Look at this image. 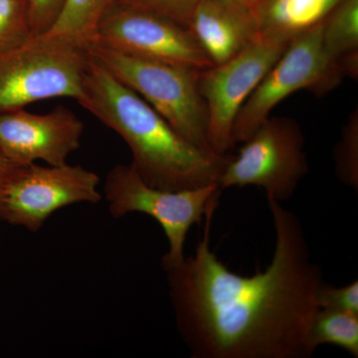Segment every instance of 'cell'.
<instances>
[{"label":"cell","mask_w":358,"mask_h":358,"mask_svg":"<svg viewBox=\"0 0 358 358\" xmlns=\"http://www.w3.org/2000/svg\"><path fill=\"white\" fill-rule=\"evenodd\" d=\"M86 48L92 57L143 98L185 140L212 150L207 141V108L200 92L202 70L131 55L96 43Z\"/></svg>","instance_id":"3"},{"label":"cell","mask_w":358,"mask_h":358,"mask_svg":"<svg viewBox=\"0 0 358 358\" xmlns=\"http://www.w3.org/2000/svg\"><path fill=\"white\" fill-rule=\"evenodd\" d=\"M187 28L212 65L229 60L261 32L252 9L221 0H197Z\"/></svg>","instance_id":"12"},{"label":"cell","mask_w":358,"mask_h":358,"mask_svg":"<svg viewBox=\"0 0 358 358\" xmlns=\"http://www.w3.org/2000/svg\"><path fill=\"white\" fill-rule=\"evenodd\" d=\"M114 0H65L57 20L44 36L86 47Z\"/></svg>","instance_id":"14"},{"label":"cell","mask_w":358,"mask_h":358,"mask_svg":"<svg viewBox=\"0 0 358 358\" xmlns=\"http://www.w3.org/2000/svg\"><path fill=\"white\" fill-rule=\"evenodd\" d=\"M221 1L235 4V6L246 7V8L252 9L254 11L257 7L262 3L263 0H221Z\"/></svg>","instance_id":"22"},{"label":"cell","mask_w":358,"mask_h":358,"mask_svg":"<svg viewBox=\"0 0 358 358\" xmlns=\"http://www.w3.org/2000/svg\"><path fill=\"white\" fill-rule=\"evenodd\" d=\"M78 103L121 136L133 155L131 169L152 187L178 192L218 185L232 159L185 140L90 54Z\"/></svg>","instance_id":"2"},{"label":"cell","mask_w":358,"mask_h":358,"mask_svg":"<svg viewBox=\"0 0 358 358\" xmlns=\"http://www.w3.org/2000/svg\"><path fill=\"white\" fill-rule=\"evenodd\" d=\"M14 166H15L9 164L6 157H3V155L0 152V186H1L4 179L6 178V176H8V173H10L11 169Z\"/></svg>","instance_id":"23"},{"label":"cell","mask_w":358,"mask_h":358,"mask_svg":"<svg viewBox=\"0 0 358 358\" xmlns=\"http://www.w3.org/2000/svg\"><path fill=\"white\" fill-rule=\"evenodd\" d=\"M32 37L28 0H0V55Z\"/></svg>","instance_id":"17"},{"label":"cell","mask_w":358,"mask_h":358,"mask_svg":"<svg viewBox=\"0 0 358 358\" xmlns=\"http://www.w3.org/2000/svg\"><path fill=\"white\" fill-rule=\"evenodd\" d=\"M322 45L327 58L341 67L343 58L358 53V0H343L327 14L322 22Z\"/></svg>","instance_id":"15"},{"label":"cell","mask_w":358,"mask_h":358,"mask_svg":"<svg viewBox=\"0 0 358 358\" xmlns=\"http://www.w3.org/2000/svg\"><path fill=\"white\" fill-rule=\"evenodd\" d=\"M308 343L313 352L322 345L343 348L358 357V315L317 308L310 322Z\"/></svg>","instance_id":"16"},{"label":"cell","mask_w":358,"mask_h":358,"mask_svg":"<svg viewBox=\"0 0 358 358\" xmlns=\"http://www.w3.org/2000/svg\"><path fill=\"white\" fill-rule=\"evenodd\" d=\"M83 134V122L62 106L42 115L24 108L0 112V152L13 166L67 164Z\"/></svg>","instance_id":"11"},{"label":"cell","mask_w":358,"mask_h":358,"mask_svg":"<svg viewBox=\"0 0 358 358\" xmlns=\"http://www.w3.org/2000/svg\"><path fill=\"white\" fill-rule=\"evenodd\" d=\"M341 66L322 51V23L298 33L238 113L233 143H244L282 101L301 90L324 96L345 79Z\"/></svg>","instance_id":"6"},{"label":"cell","mask_w":358,"mask_h":358,"mask_svg":"<svg viewBox=\"0 0 358 358\" xmlns=\"http://www.w3.org/2000/svg\"><path fill=\"white\" fill-rule=\"evenodd\" d=\"M114 2L162 14L187 27L197 0H114Z\"/></svg>","instance_id":"20"},{"label":"cell","mask_w":358,"mask_h":358,"mask_svg":"<svg viewBox=\"0 0 358 358\" xmlns=\"http://www.w3.org/2000/svg\"><path fill=\"white\" fill-rule=\"evenodd\" d=\"M90 43L205 70L212 63L187 27L162 14L113 2Z\"/></svg>","instance_id":"10"},{"label":"cell","mask_w":358,"mask_h":358,"mask_svg":"<svg viewBox=\"0 0 358 358\" xmlns=\"http://www.w3.org/2000/svg\"><path fill=\"white\" fill-rule=\"evenodd\" d=\"M317 305L319 308L358 315L357 280L339 288L322 282L317 291Z\"/></svg>","instance_id":"19"},{"label":"cell","mask_w":358,"mask_h":358,"mask_svg":"<svg viewBox=\"0 0 358 358\" xmlns=\"http://www.w3.org/2000/svg\"><path fill=\"white\" fill-rule=\"evenodd\" d=\"M65 0H28L33 36H39L50 29L57 20Z\"/></svg>","instance_id":"21"},{"label":"cell","mask_w":358,"mask_h":358,"mask_svg":"<svg viewBox=\"0 0 358 358\" xmlns=\"http://www.w3.org/2000/svg\"><path fill=\"white\" fill-rule=\"evenodd\" d=\"M221 192L218 185L178 192L159 189L148 185L131 166L124 164L108 173L103 185L113 217L138 212L159 224L169 241V251L162 259L164 270L182 262L188 232L194 224L202 223L212 205L218 203Z\"/></svg>","instance_id":"5"},{"label":"cell","mask_w":358,"mask_h":358,"mask_svg":"<svg viewBox=\"0 0 358 358\" xmlns=\"http://www.w3.org/2000/svg\"><path fill=\"white\" fill-rule=\"evenodd\" d=\"M219 179L221 189L253 185L267 199L286 201L293 196L308 173L305 136L300 124L289 117H268L244 141Z\"/></svg>","instance_id":"7"},{"label":"cell","mask_w":358,"mask_h":358,"mask_svg":"<svg viewBox=\"0 0 358 358\" xmlns=\"http://www.w3.org/2000/svg\"><path fill=\"white\" fill-rule=\"evenodd\" d=\"M89 53L86 47L33 36L0 55V112L55 98L79 101Z\"/></svg>","instance_id":"4"},{"label":"cell","mask_w":358,"mask_h":358,"mask_svg":"<svg viewBox=\"0 0 358 358\" xmlns=\"http://www.w3.org/2000/svg\"><path fill=\"white\" fill-rule=\"evenodd\" d=\"M343 0H263L255 10L260 31L294 37L320 24Z\"/></svg>","instance_id":"13"},{"label":"cell","mask_w":358,"mask_h":358,"mask_svg":"<svg viewBox=\"0 0 358 358\" xmlns=\"http://www.w3.org/2000/svg\"><path fill=\"white\" fill-rule=\"evenodd\" d=\"M100 178L83 166H14L0 186V219L37 232L52 214L78 203L98 204Z\"/></svg>","instance_id":"9"},{"label":"cell","mask_w":358,"mask_h":358,"mask_svg":"<svg viewBox=\"0 0 358 358\" xmlns=\"http://www.w3.org/2000/svg\"><path fill=\"white\" fill-rule=\"evenodd\" d=\"M293 37L261 31L251 43L222 64L202 70L200 92L208 115L207 141L218 155L234 147L232 129L238 113Z\"/></svg>","instance_id":"8"},{"label":"cell","mask_w":358,"mask_h":358,"mask_svg":"<svg viewBox=\"0 0 358 358\" xmlns=\"http://www.w3.org/2000/svg\"><path fill=\"white\" fill-rule=\"evenodd\" d=\"M275 243L265 271L232 272L210 248L212 219L193 255L166 268L179 334L193 358H308V331L324 282L298 216L267 199Z\"/></svg>","instance_id":"1"},{"label":"cell","mask_w":358,"mask_h":358,"mask_svg":"<svg viewBox=\"0 0 358 358\" xmlns=\"http://www.w3.org/2000/svg\"><path fill=\"white\" fill-rule=\"evenodd\" d=\"M336 173L341 182L358 187V110L348 115L334 152Z\"/></svg>","instance_id":"18"}]
</instances>
